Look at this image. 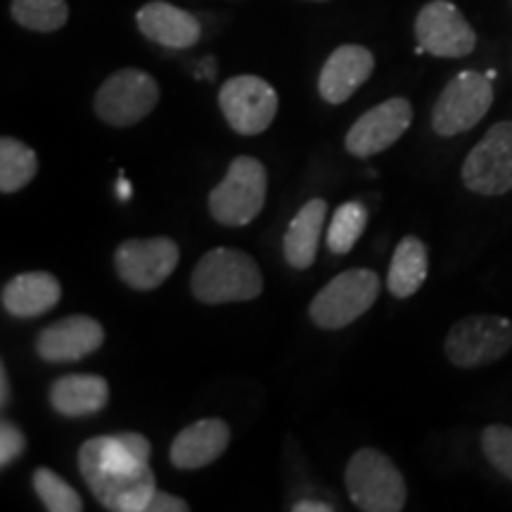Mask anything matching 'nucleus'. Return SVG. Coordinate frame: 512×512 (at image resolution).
I'll use <instances>...</instances> for the list:
<instances>
[{
	"label": "nucleus",
	"mask_w": 512,
	"mask_h": 512,
	"mask_svg": "<svg viewBox=\"0 0 512 512\" xmlns=\"http://www.w3.org/2000/svg\"><path fill=\"white\" fill-rule=\"evenodd\" d=\"M152 446L143 434L121 432L83 441L79 470L105 510L145 512L157 491L150 467Z\"/></svg>",
	"instance_id": "f257e3e1"
},
{
	"label": "nucleus",
	"mask_w": 512,
	"mask_h": 512,
	"mask_svg": "<svg viewBox=\"0 0 512 512\" xmlns=\"http://www.w3.org/2000/svg\"><path fill=\"white\" fill-rule=\"evenodd\" d=\"M192 297L202 304L252 302L264 292V275L254 256L240 249L216 247L197 261L190 275Z\"/></svg>",
	"instance_id": "f03ea898"
},
{
	"label": "nucleus",
	"mask_w": 512,
	"mask_h": 512,
	"mask_svg": "<svg viewBox=\"0 0 512 512\" xmlns=\"http://www.w3.org/2000/svg\"><path fill=\"white\" fill-rule=\"evenodd\" d=\"M344 482L351 503L363 512H399L406 508V479L389 456L373 446L361 448L351 456Z\"/></svg>",
	"instance_id": "7ed1b4c3"
},
{
	"label": "nucleus",
	"mask_w": 512,
	"mask_h": 512,
	"mask_svg": "<svg viewBox=\"0 0 512 512\" xmlns=\"http://www.w3.org/2000/svg\"><path fill=\"white\" fill-rule=\"evenodd\" d=\"M266 192V166L254 157H235L223 181L211 190L209 211L221 226H247L264 209Z\"/></svg>",
	"instance_id": "20e7f679"
},
{
	"label": "nucleus",
	"mask_w": 512,
	"mask_h": 512,
	"mask_svg": "<svg viewBox=\"0 0 512 512\" xmlns=\"http://www.w3.org/2000/svg\"><path fill=\"white\" fill-rule=\"evenodd\" d=\"M380 275L368 268L339 273L320 290L309 306L313 325L320 330H342L370 311L380 294Z\"/></svg>",
	"instance_id": "39448f33"
},
{
	"label": "nucleus",
	"mask_w": 512,
	"mask_h": 512,
	"mask_svg": "<svg viewBox=\"0 0 512 512\" xmlns=\"http://www.w3.org/2000/svg\"><path fill=\"white\" fill-rule=\"evenodd\" d=\"M512 349V323L494 313H475L448 330L444 351L456 368L472 370L496 363Z\"/></svg>",
	"instance_id": "423d86ee"
},
{
	"label": "nucleus",
	"mask_w": 512,
	"mask_h": 512,
	"mask_svg": "<svg viewBox=\"0 0 512 512\" xmlns=\"http://www.w3.org/2000/svg\"><path fill=\"white\" fill-rule=\"evenodd\" d=\"M494 102V86L486 74L460 72L446 83L432 110V128L441 138L470 131L486 117Z\"/></svg>",
	"instance_id": "0eeeda50"
},
{
	"label": "nucleus",
	"mask_w": 512,
	"mask_h": 512,
	"mask_svg": "<svg viewBox=\"0 0 512 512\" xmlns=\"http://www.w3.org/2000/svg\"><path fill=\"white\" fill-rule=\"evenodd\" d=\"M159 102L155 76L126 67L114 72L95 93V114L105 124L126 128L143 121Z\"/></svg>",
	"instance_id": "6e6552de"
},
{
	"label": "nucleus",
	"mask_w": 512,
	"mask_h": 512,
	"mask_svg": "<svg viewBox=\"0 0 512 512\" xmlns=\"http://www.w3.org/2000/svg\"><path fill=\"white\" fill-rule=\"evenodd\" d=\"M463 183L475 195L498 197L512 190V121H498L463 162Z\"/></svg>",
	"instance_id": "1a4fd4ad"
},
{
	"label": "nucleus",
	"mask_w": 512,
	"mask_h": 512,
	"mask_svg": "<svg viewBox=\"0 0 512 512\" xmlns=\"http://www.w3.org/2000/svg\"><path fill=\"white\" fill-rule=\"evenodd\" d=\"M219 107L235 133L259 136L278 114V93L261 76H233L221 86Z\"/></svg>",
	"instance_id": "9d476101"
},
{
	"label": "nucleus",
	"mask_w": 512,
	"mask_h": 512,
	"mask_svg": "<svg viewBox=\"0 0 512 512\" xmlns=\"http://www.w3.org/2000/svg\"><path fill=\"white\" fill-rule=\"evenodd\" d=\"M181 249L171 238H133L121 242L114 252L119 278L138 292L162 287L176 271Z\"/></svg>",
	"instance_id": "9b49d317"
},
{
	"label": "nucleus",
	"mask_w": 512,
	"mask_h": 512,
	"mask_svg": "<svg viewBox=\"0 0 512 512\" xmlns=\"http://www.w3.org/2000/svg\"><path fill=\"white\" fill-rule=\"evenodd\" d=\"M418 46L434 57H465L477 46V34L456 5L432 0L415 19Z\"/></svg>",
	"instance_id": "f8f14e48"
},
{
	"label": "nucleus",
	"mask_w": 512,
	"mask_h": 512,
	"mask_svg": "<svg viewBox=\"0 0 512 512\" xmlns=\"http://www.w3.org/2000/svg\"><path fill=\"white\" fill-rule=\"evenodd\" d=\"M413 124V105L406 98H392L375 105L351 124L344 147L349 155L370 159L389 150Z\"/></svg>",
	"instance_id": "ddd939ff"
},
{
	"label": "nucleus",
	"mask_w": 512,
	"mask_h": 512,
	"mask_svg": "<svg viewBox=\"0 0 512 512\" xmlns=\"http://www.w3.org/2000/svg\"><path fill=\"white\" fill-rule=\"evenodd\" d=\"M105 344V328L91 316H67L38 332L36 354L46 363H76Z\"/></svg>",
	"instance_id": "4468645a"
},
{
	"label": "nucleus",
	"mask_w": 512,
	"mask_h": 512,
	"mask_svg": "<svg viewBox=\"0 0 512 512\" xmlns=\"http://www.w3.org/2000/svg\"><path fill=\"white\" fill-rule=\"evenodd\" d=\"M375 69V57L368 48L339 46L328 60L318 76V93L328 105H342L354 95L358 88L370 79Z\"/></svg>",
	"instance_id": "2eb2a0df"
},
{
	"label": "nucleus",
	"mask_w": 512,
	"mask_h": 512,
	"mask_svg": "<svg viewBox=\"0 0 512 512\" xmlns=\"http://www.w3.org/2000/svg\"><path fill=\"white\" fill-rule=\"evenodd\" d=\"M230 444V427L226 420L204 418L192 422L176 434L169 448L171 465L178 470H200L223 456Z\"/></svg>",
	"instance_id": "dca6fc26"
},
{
	"label": "nucleus",
	"mask_w": 512,
	"mask_h": 512,
	"mask_svg": "<svg viewBox=\"0 0 512 512\" xmlns=\"http://www.w3.org/2000/svg\"><path fill=\"white\" fill-rule=\"evenodd\" d=\"M136 22L140 34L164 48H192L202 38V27L197 22V17L190 15L188 10L164 3V0L143 5L138 10Z\"/></svg>",
	"instance_id": "f3484780"
},
{
	"label": "nucleus",
	"mask_w": 512,
	"mask_h": 512,
	"mask_svg": "<svg viewBox=\"0 0 512 512\" xmlns=\"http://www.w3.org/2000/svg\"><path fill=\"white\" fill-rule=\"evenodd\" d=\"M62 297V285L53 273L29 271L8 280L0 294L3 309L15 318H38L53 311Z\"/></svg>",
	"instance_id": "a211bd4d"
},
{
	"label": "nucleus",
	"mask_w": 512,
	"mask_h": 512,
	"mask_svg": "<svg viewBox=\"0 0 512 512\" xmlns=\"http://www.w3.org/2000/svg\"><path fill=\"white\" fill-rule=\"evenodd\" d=\"M50 406L64 418L100 413L110 401V384L100 375H64L50 387Z\"/></svg>",
	"instance_id": "6ab92c4d"
},
{
	"label": "nucleus",
	"mask_w": 512,
	"mask_h": 512,
	"mask_svg": "<svg viewBox=\"0 0 512 512\" xmlns=\"http://www.w3.org/2000/svg\"><path fill=\"white\" fill-rule=\"evenodd\" d=\"M328 219V202L320 200H309L302 209L297 211L290 228H287V235L283 240V254L285 261L297 271H306V268L313 266L318 254V242L320 233H323V223Z\"/></svg>",
	"instance_id": "aec40b11"
},
{
	"label": "nucleus",
	"mask_w": 512,
	"mask_h": 512,
	"mask_svg": "<svg viewBox=\"0 0 512 512\" xmlns=\"http://www.w3.org/2000/svg\"><path fill=\"white\" fill-rule=\"evenodd\" d=\"M430 273V254L427 245L415 235L403 238L394 249L392 264H389L387 287L394 297L408 299L425 285Z\"/></svg>",
	"instance_id": "412c9836"
},
{
	"label": "nucleus",
	"mask_w": 512,
	"mask_h": 512,
	"mask_svg": "<svg viewBox=\"0 0 512 512\" xmlns=\"http://www.w3.org/2000/svg\"><path fill=\"white\" fill-rule=\"evenodd\" d=\"M38 174V157L22 140L5 136L0 140V192L12 195L34 181Z\"/></svg>",
	"instance_id": "4be33fe9"
},
{
	"label": "nucleus",
	"mask_w": 512,
	"mask_h": 512,
	"mask_svg": "<svg viewBox=\"0 0 512 512\" xmlns=\"http://www.w3.org/2000/svg\"><path fill=\"white\" fill-rule=\"evenodd\" d=\"M10 12L19 27L41 34H53L69 19L67 0H12Z\"/></svg>",
	"instance_id": "5701e85b"
},
{
	"label": "nucleus",
	"mask_w": 512,
	"mask_h": 512,
	"mask_svg": "<svg viewBox=\"0 0 512 512\" xmlns=\"http://www.w3.org/2000/svg\"><path fill=\"white\" fill-rule=\"evenodd\" d=\"M368 226V207L363 202H344L332 214L328 228V249L332 254L344 256L356 247L358 238Z\"/></svg>",
	"instance_id": "b1692460"
},
{
	"label": "nucleus",
	"mask_w": 512,
	"mask_h": 512,
	"mask_svg": "<svg viewBox=\"0 0 512 512\" xmlns=\"http://www.w3.org/2000/svg\"><path fill=\"white\" fill-rule=\"evenodd\" d=\"M34 484L36 496L41 498L43 508L50 512H81L83 501L79 491L69 486L57 472L48 470V467H36L34 470Z\"/></svg>",
	"instance_id": "393cba45"
},
{
	"label": "nucleus",
	"mask_w": 512,
	"mask_h": 512,
	"mask_svg": "<svg viewBox=\"0 0 512 512\" xmlns=\"http://www.w3.org/2000/svg\"><path fill=\"white\" fill-rule=\"evenodd\" d=\"M482 451L486 460L496 467L505 479L512 482V427L489 425L482 432Z\"/></svg>",
	"instance_id": "a878e982"
},
{
	"label": "nucleus",
	"mask_w": 512,
	"mask_h": 512,
	"mask_svg": "<svg viewBox=\"0 0 512 512\" xmlns=\"http://www.w3.org/2000/svg\"><path fill=\"white\" fill-rule=\"evenodd\" d=\"M24 448H27V437H24L17 425L5 420L3 425H0V467H8L15 463V460L24 453Z\"/></svg>",
	"instance_id": "bb28decb"
},
{
	"label": "nucleus",
	"mask_w": 512,
	"mask_h": 512,
	"mask_svg": "<svg viewBox=\"0 0 512 512\" xmlns=\"http://www.w3.org/2000/svg\"><path fill=\"white\" fill-rule=\"evenodd\" d=\"M190 505L183 501V498L166 494V491H155L152 501L147 503L145 512H188Z\"/></svg>",
	"instance_id": "cd10ccee"
},
{
	"label": "nucleus",
	"mask_w": 512,
	"mask_h": 512,
	"mask_svg": "<svg viewBox=\"0 0 512 512\" xmlns=\"http://www.w3.org/2000/svg\"><path fill=\"white\" fill-rule=\"evenodd\" d=\"M294 512H332L330 503H323V501H299L292 505Z\"/></svg>",
	"instance_id": "c85d7f7f"
},
{
	"label": "nucleus",
	"mask_w": 512,
	"mask_h": 512,
	"mask_svg": "<svg viewBox=\"0 0 512 512\" xmlns=\"http://www.w3.org/2000/svg\"><path fill=\"white\" fill-rule=\"evenodd\" d=\"M10 403V380H8V368L5 363H0V406L8 408Z\"/></svg>",
	"instance_id": "c756f323"
},
{
	"label": "nucleus",
	"mask_w": 512,
	"mask_h": 512,
	"mask_svg": "<svg viewBox=\"0 0 512 512\" xmlns=\"http://www.w3.org/2000/svg\"><path fill=\"white\" fill-rule=\"evenodd\" d=\"M119 197L121 200H128V197H131V188H128V181H124V178H121L119 181Z\"/></svg>",
	"instance_id": "7c9ffc66"
},
{
	"label": "nucleus",
	"mask_w": 512,
	"mask_h": 512,
	"mask_svg": "<svg viewBox=\"0 0 512 512\" xmlns=\"http://www.w3.org/2000/svg\"><path fill=\"white\" fill-rule=\"evenodd\" d=\"M486 76H489V79L494 81L496 79V69H489V72H486Z\"/></svg>",
	"instance_id": "2f4dec72"
}]
</instances>
